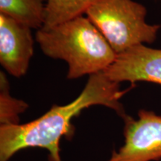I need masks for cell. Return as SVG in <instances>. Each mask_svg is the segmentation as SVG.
<instances>
[{"instance_id":"obj_4","label":"cell","mask_w":161,"mask_h":161,"mask_svg":"<svg viewBox=\"0 0 161 161\" xmlns=\"http://www.w3.org/2000/svg\"><path fill=\"white\" fill-rule=\"evenodd\" d=\"M125 143L114 152L109 161H158L161 159V116L140 110L138 118L127 116Z\"/></svg>"},{"instance_id":"obj_6","label":"cell","mask_w":161,"mask_h":161,"mask_svg":"<svg viewBox=\"0 0 161 161\" xmlns=\"http://www.w3.org/2000/svg\"><path fill=\"white\" fill-rule=\"evenodd\" d=\"M31 29L0 14V64L10 75H25L34 54Z\"/></svg>"},{"instance_id":"obj_2","label":"cell","mask_w":161,"mask_h":161,"mask_svg":"<svg viewBox=\"0 0 161 161\" xmlns=\"http://www.w3.org/2000/svg\"><path fill=\"white\" fill-rule=\"evenodd\" d=\"M36 40L46 56L66 62L69 79L104 72L117 56L96 26L84 16L37 30Z\"/></svg>"},{"instance_id":"obj_1","label":"cell","mask_w":161,"mask_h":161,"mask_svg":"<svg viewBox=\"0 0 161 161\" xmlns=\"http://www.w3.org/2000/svg\"><path fill=\"white\" fill-rule=\"evenodd\" d=\"M130 89L121 90L119 84L104 72L89 76L79 96L65 105H54L40 117L25 124L0 125V161H8L20 150L42 148L48 150L49 161H61L60 140L74 134L72 119L85 108L102 105L114 110L122 119L126 117L120 98Z\"/></svg>"},{"instance_id":"obj_5","label":"cell","mask_w":161,"mask_h":161,"mask_svg":"<svg viewBox=\"0 0 161 161\" xmlns=\"http://www.w3.org/2000/svg\"><path fill=\"white\" fill-rule=\"evenodd\" d=\"M103 72L119 84L146 81L161 84V49L145 44L134 46L117 55L115 61Z\"/></svg>"},{"instance_id":"obj_9","label":"cell","mask_w":161,"mask_h":161,"mask_svg":"<svg viewBox=\"0 0 161 161\" xmlns=\"http://www.w3.org/2000/svg\"><path fill=\"white\" fill-rule=\"evenodd\" d=\"M28 104L13 98L10 94V84L5 74L0 72V122L1 125L19 123V114L25 111Z\"/></svg>"},{"instance_id":"obj_8","label":"cell","mask_w":161,"mask_h":161,"mask_svg":"<svg viewBox=\"0 0 161 161\" xmlns=\"http://www.w3.org/2000/svg\"><path fill=\"white\" fill-rule=\"evenodd\" d=\"M99 0H46L45 22L42 29H48L85 14Z\"/></svg>"},{"instance_id":"obj_3","label":"cell","mask_w":161,"mask_h":161,"mask_svg":"<svg viewBox=\"0 0 161 161\" xmlns=\"http://www.w3.org/2000/svg\"><path fill=\"white\" fill-rule=\"evenodd\" d=\"M85 14L116 55L134 46L154 43L160 29V25L147 23L146 7L133 0H99Z\"/></svg>"},{"instance_id":"obj_7","label":"cell","mask_w":161,"mask_h":161,"mask_svg":"<svg viewBox=\"0 0 161 161\" xmlns=\"http://www.w3.org/2000/svg\"><path fill=\"white\" fill-rule=\"evenodd\" d=\"M46 5V0H0V14L39 30L45 22Z\"/></svg>"}]
</instances>
